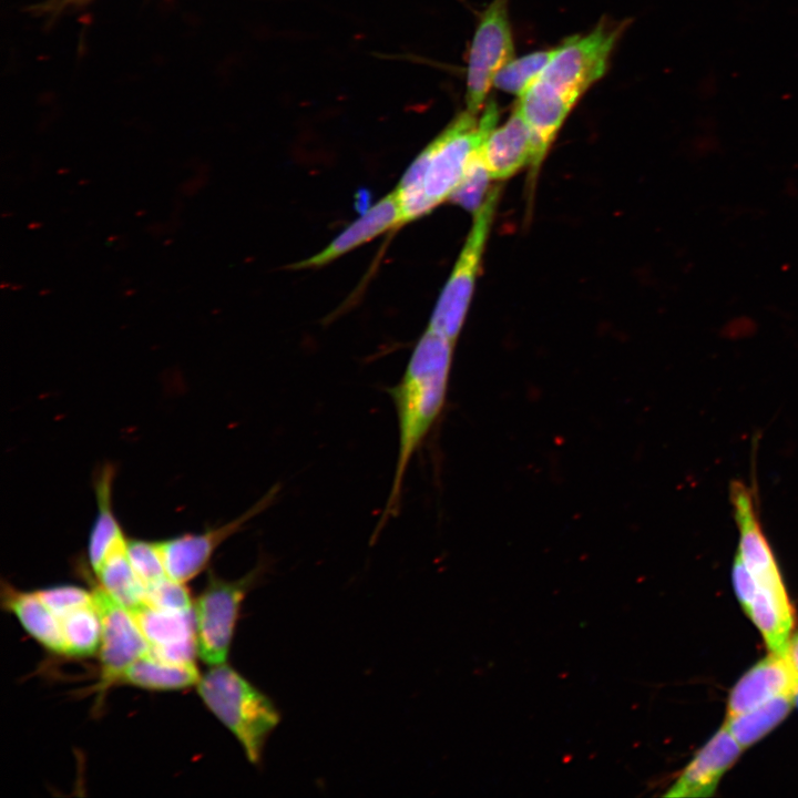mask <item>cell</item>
<instances>
[{"label":"cell","mask_w":798,"mask_h":798,"mask_svg":"<svg viewBox=\"0 0 798 798\" xmlns=\"http://www.w3.org/2000/svg\"><path fill=\"white\" fill-rule=\"evenodd\" d=\"M93 604L101 621L100 690L117 683L123 671L150 652V644L129 610L100 585L93 587Z\"/></svg>","instance_id":"obj_8"},{"label":"cell","mask_w":798,"mask_h":798,"mask_svg":"<svg viewBox=\"0 0 798 798\" xmlns=\"http://www.w3.org/2000/svg\"><path fill=\"white\" fill-rule=\"evenodd\" d=\"M260 561L237 580H225L209 571L207 583L194 606L197 654L209 666L226 663L242 604L267 571Z\"/></svg>","instance_id":"obj_5"},{"label":"cell","mask_w":798,"mask_h":798,"mask_svg":"<svg viewBox=\"0 0 798 798\" xmlns=\"http://www.w3.org/2000/svg\"><path fill=\"white\" fill-rule=\"evenodd\" d=\"M795 704L798 706V692H797V694H796V696H795Z\"/></svg>","instance_id":"obj_28"},{"label":"cell","mask_w":798,"mask_h":798,"mask_svg":"<svg viewBox=\"0 0 798 798\" xmlns=\"http://www.w3.org/2000/svg\"><path fill=\"white\" fill-rule=\"evenodd\" d=\"M200 679L194 663H171L149 652L129 665L117 683L149 690H178L197 685Z\"/></svg>","instance_id":"obj_17"},{"label":"cell","mask_w":798,"mask_h":798,"mask_svg":"<svg viewBox=\"0 0 798 798\" xmlns=\"http://www.w3.org/2000/svg\"><path fill=\"white\" fill-rule=\"evenodd\" d=\"M279 485L272 487L253 507L236 519L202 533H186L158 542L166 575L185 583L207 566L215 550L276 500Z\"/></svg>","instance_id":"obj_9"},{"label":"cell","mask_w":798,"mask_h":798,"mask_svg":"<svg viewBox=\"0 0 798 798\" xmlns=\"http://www.w3.org/2000/svg\"><path fill=\"white\" fill-rule=\"evenodd\" d=\"M498 120L499 106L494 100L484 105L479 116L466 110L419 153L393 191L402 225L450 201L473 153L497 126Z\"/></svg>","instance_id":"obj_2"},{"label":"cell","mask_w":798,"mask_h":798,"mask_svg":"<svg viewBox=\"0 0 798 798\" xmlns=\"http://www.w3.org/2000/svg\"><path fill=\"white\" fill-rule=\"evenodd\" d=\"M454 342L430 329L417 341L400 380L387 389L397 415L398 453L390 493L374 535L399 512L402 485L413 454L446 401Z\"/></svg>","instance_id":"obj_1"},{"label":"cell","mask_w":798,"mask_h":798,"mask_svg":"<svg viewBox=\"0 0 798 798\" xmlns=\"http://www.w3.org/2000/svg\"><path fill=\"white\" fill-rule=\"evenodd\" d=\"M499 196L500 190L492 188L473 214L470 232L430 318L428 327L453 342L471 303Z\"/></svg>","instance_id":"obj_6"},{"label":"cell","mask_w":798,"mask_h":798,"mask_svg":"<svg viewBox=\"0 0 798 798\" xmlns=\"http://www.w3.org/2000/svg\"><path fill=\"white\" fill-rule=\"evenodd\" d=\"M743 747L722 726L683 769L666 797H710L724 774L737 761Z\"/></svg>","instance_id":"obj_12"},{"label":"cell","mask_w":798,"mask_h":798,"mask_svg":"<svg viewBox=\"0 0 798 798\" xmlns=\"http://www.w3.org/2000/svg\"><path fill=\"white\" fill-rule=\"evenodd\" d=\"M786 657L796 674L798 675V631L789 638L786 649Z\"/></svg>","instance_id":"obj_27"},{"label":"cell","mask_w":798,"mask_h":798,"mask_svg":"<svg viewBox=\"0 0 798 798\" xmlns=\"http://www.w3.org/2000/svg\"><path fill=\"white\" fill-rule=\"evenodd\" d=\"M150 653L171 663H194L197 653L194 612H171L143 604L132 611Z\"/></svg>","instance_id":"obj_11"},{"label":"cell","mask_w":798,"mask_h":798,"mask_svg":"<svg viewBox=\"0 0 798 798\" xmlns=\"http://www.w3.org/2000/svg\"><path fill=\"white\" fill-rule=\"evenodd\" d=\"M1 597L3 607L18 618L30 636L47 649L64 655L60 620L37 592H23L3 584Z\"/></svg>","instance_id":"obj_16"},{"label":"cell","mask_w":798,"mask_h":798,"mask_svg":"<svg viewBox=\"0 0 798 798\" xmlns=\"http://www.w3.org/2000/svg\"><path fill=\"white\" fill-rule=\"evenodd\" d=\"M794 705L795 696H778L750 710L727 717L725 726L739 745L747 748L777 727Z\"/></svg>","instance_id":"obj_18"},{"label":"cell","mask_w":798,"mask_h":798,"mask_svg":"<svg viewBox=\"0 0 798 798\" xmlns=\"http://www.w3.org/2000/svg\"><path fill=\"white\" fill-rule=\"evenodd\" d=\"M144 603L171 612L192 611V600L184 583L168 576L145 587Z\"/></svg>","instance_id":"obj_24"},{"label":"cell","mask_w":798,"mask_h":798,"mask_svg":"<svg viewBox=\"0 0 798 798\" xmlns=\"http://www.w3.org/2000/svg\"><path fill=\"white\" fill-rule=\"evenodd\" d=\"M95 574L99 585L126 610L132 611L145 604V586L134 572L126 549L111 555Z\"/></svg>","instance_id":"obj_19"},{"label":"cell","mask_w":798,"mask_h":798,"mask_svg":"<svg viewBox=\"0 0 798 798\" xmlns=\"http://www.w3.org/2000/svg\"><path fill=\"white\" fill-rule=\"evenodd\" d=\"M732 581L736 596L746 613L754 600L756 583L738 553L733 563Z\"/></svg>","instance_id":"obj_26"},{"label":"cell","mask_w":798,"mask_h":798,"mask_svg":"<svg viewBox=\"0 0 798 798\" xmlns=\"http://www.w3.org/2000/svg\"><path fill=\"white\" fill-rule=\"evenodd\" d=\"M556 48L540 50L510 60L495 75L493 85L521 98L554 55Z\"/></svg>","instance_id":"obj_21"},{"label":"cell","mask_w":798,"mask_h":798,"mask_svg":"<svg viewBox=\"0 0 798 798\" xmlns=\"http://www.w3.org/2000/svg\"><path fill=\"white\" fill-rule=\"evenodd\" d=\"M492 181L481 156L479 147L473 153L467 172L450 201L474 214L485 201Z\"/></svg>","instance_id":"obj_22"},{"label":"cell","mask_w":798,"mask_h":798,"mask_svg":"<svg viewBox=\"0 0 798 798\" xmlns=\"http://www.w3.org/2000/svg\"><path fill=\"white\" fill-rule=\"evenodd\" d=\"M509 0H492L480 16L468 59L466 104L478 114L487 101L497 73L513 59L514 42Z\"/></svg>","instance_id":"obj_7"},{"label":"cell","mask_w":798,"mask_h":798,"mask_svg":"<svg viewBox=\"0 0 798 798\" xmlns=\"http://www.w3.org/2000/svg\"><path fill=\"white\" fill-rule=\"evenodd\" d=\"M402 225L395 192L370 206L317 254L295 263L293 269L323 267L377 236Z\"/></svg>","instance_id":"obj_14"},{"label":"cell","mask_w":798,"mask_h":798,"mask_svg":"<svg viewBox=\"0 0 798 798\" xmlns=\"http://www.w3.org/2000/svg\"><path fill=\"white\" fill-rule=\"evenodd\" d=\"M197 692L238 740L248 761L259 765L266 741L280 722L273 700L226 663L211 666L201 676Z\"/></svg>","instance_id":"obj_3"},{"label":"cell","mask_w":798,"mask_h":798,"mask_svg":"<svg viewBox=\"0 0 798 798\" xmlns=\"http://www.w3.org/2000/svg\"><path fill=\"white\" fill-rule=\"evenodd\" d=\"M64 640V655L88 657L101 643V621L94 604L78 607L59 618Z\"/></svg>","instance_id":"obj_20"},{"label":"cell","mask_w":798,"mask_h":798,"mask_svg":"<svg viewBox=\"0 0 798 798\" xmlns=\"http://www.w3.org/2000/svg\"><path fill=\"white\" fill-rule=\"evenodd\" d=\"M39 597L58 616L93 603L92 592L74 585H59L37 591Z\"/></svg>","instance_id":"obj_25"},{"label":"cell","mask_w":798,"mask_h":798,"mask_svg":"<svg viewBox=\"0 0 798 798\" xmlns=\"http://www.w3.org/2000/svg\"><path fill=\"white\" fill-rule=\"evenodd\" d=\"M481 160L492 180L510 178L529 166L538 170L544 158L530 126L514 106L511 115L495 126L479 146Z\"/></svg>","instance_id":"obj_10"},{"label":"cell","mask_w":798,"mask_h":798,"mask_svg":"<svg viewBox=\"0 0 798 798\" xmlns=\"http://www.w3.org/2000/svg\"><path fill=\"white\" fill-rule=\"evenodd\" d=\"M126 555L145 587L167 576L158 542L127 540Z\"/></svg>","instance_id":"obj_23"},{"label":"cell","mask_w":798,"mask_h":798,"mask_svg":"<svg viewBox=\"0 0 798 798\" xmlns=\"http://www.w3.org/2000/svg\"><path fill=\"white\" fill-rule=\"evenodd\" d=\"M627 21L602 19L584 35L567 38L531 86L556 98L572 109L605 74L612 52Z\"/></svg>","instance_id":"obj_4"},{"label":"cell","mask_w":798,"mask_h":798,"mask_svg":"<svg viewBox=\"0 0 798 798\" xmlns=\"http://www.w3.org/2000/svg\"><path fill=\"white\" fill-rule=\"evenodd\" d=\"M114 468L105 464L95 478L98 513L89 536V561L94 573L113 554L126 549L127 540L112 508Z\"/></svg>","instance_id":"obj_15"},{"label":"cell","mask_w":798,"mask_h":798,"mask_svg":"<svg viewBox=\"0 0 798 798\" xmlns=\"http://www.w3.org/2000/svg\"><path fill=\"white\" fill-rule=\"evenodd\" d=\"M798 692V675L786 655L770 653L751 666L733 686L727 717L750 710L775 697Z\"/></svg>","instance_id":"obj_13"}]
</instances>
